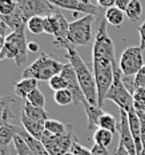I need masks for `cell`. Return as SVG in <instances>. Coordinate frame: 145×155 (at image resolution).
Masks as SVG:
<instances>
[{
    "mask_svg": "<svg viewBox=\"0 0 145 155\" xmlns=\"http://www.w3.org/2000/svg\"><path fill=\"white\" fill-rule=\"evenodd\" d=\"M16 9V2L0 0V16H8Z\"/></svg>",
    "mask_w": 145,
    "mask_h": 155,
    "instance_id": "cell-35",
    "label": "cell"
},
{
    "mask_svg": "<svg viewBox=\"0 0 145 155\" xmlns=\"http://www.w3.org/2000/svg\"><path fill=\"white\" fill-rule=\"evenodd\" d=\"M23 114L27 115L30 119H32V120L41 122V123H46L48 119H49L48 118V112L46 111V110L35 107V106L30 104L28 102H25L24 106H23Z\"/></svg>",
    "mask_w": 145,
    "mask_h": 155,
    "instance_id": "cell-22",
    "label": "cell"
},
{
    "mask_svg": "<svg viewBox=\"0 0 145 155\" xmlns=\"http://www.w3.org/2000/svg\"><path fill=\"white\" fill-rule=\"evenodd\" d=\"M71 154L72 155H92V151L89 148H87L85 146L80 144L77 139H75L72 144V148H71Z\"/></svg>",
    "mask_w": 145,
    "mask_h": 155,
    "instance_id": "cell-36",
    "label": "cell"
},
{
    "mask_svg": "<svg viewBox=\"0 0 145 155\" xmlns=\"http://www.w3.org/2000/svg\"><path fill=\"white\" fill-rule=\"evenodd\" d=\"M19 135L23 137V139L25 140L27 146L31 148V151L35 155H49L48 154V151H47V148H46V146L43 144V142L36 139V138H33V137H31V135L28 134L23 127H20V130H19Z\"/></svg>",
    "mask_w": 145,
    "mask_h": 155,
    "instance_id": "cell-19",
    "label": "cell"
},
{
    "mask_svg": "<svg viewBox=\"0 0 145 155\" xmlns=\"http://www.w3.org/2000/svg\"><path fill=\"white\" fill-rule=\"evenodd\" d=\"M128 122H129V128L133 137L134 144H136L137 155H141L143 153V142H141V127H140V119L136 112V110H131L128 112Z\"/></svg>",
    "mask_w": 145,
    "mask_h": 155,
    "instance_id": "cell-14",
    "label": "cell"
},
{
    "mask_svg": "<svg viewBox=\"0 0 145 155\" xmlns=\"http://www.w3.org/2000/svg\"><path fill=\"white\" fill-rule=\"evenodd\" d=\"M129 3H131V0H116L115 7H117L120 11L125 12L127 11V8H128V5H129Z\"/></svg>",
    "mask_w": 145,
    "mask_h": 155,
    "instance_id": "cell-41",
    "label": "cell"
},
{
    "mask_svg": "<svg viewBox=\"0 0 145 155\" xmlns=\"http://www.w3.org/2000/svg\"><path fill=\"white\" fill-rule=\"evenodd\" d=\"M117 63L116 60H109L104 58H92V67H93V76H95L96 88H97V101L99 107L102 108L105 96L112 87L115 79L113 66Z\"/></svg>",
    "mask_w": 145,
    "mask_h": 155,
    "instance_id": "cell-3",
    "label": "cell"
},
{
    "mask_svg": "<svg viewBox=\"0 0 145 155\" xmlns=\"http://www.w3.org/2000/svg\"><path fill=\"white\" fill-rule=\"evenodd\" d=\"M113 155H131V154L128 153V150L124 147V144L118 142V146H117V148H116V151L113 153Z\"/></svg>",
    "mask_w": 145,
    "mask_h": 155,
    "instance_id": "cell-42",
    "label": "cell"
},
{
    "mask_svg": "<svg viewBox=\"0 0 145 155\" xmlns=\"http://www.w3.org/2000/svg\"><path fill=\"white\" fill-rule=\"evenodd\" d=\"M65 155H72V154H71V153H68V154H65Z\"/></svg>",
    "mask_w": 145,
    "mask_h": 155,
    "instance_id": "cell-49",
    "label": "cell"
},
{
    "mask_svg": "<svg viewBox=\"0 0 145 155\" xmlns=\"http://www.w3.org/2000/svg\"><path fill=\"white\" fill-rule=\"evenodd\" d=\"M138 34H140V47L141 50H145V20H144V23L138 27Z\"/></svg>",
    "mask_w": 145,
    "mask_h": 155,
    "instance_id": "cell-39",
    "label": "cell"
},
{
    "mask_svg": "<svg viewBox=\"0 0 145 155\" xmlns=\"http://www.w3.org/2000/svg\"><path fill=\"white\" fill-rule=\"evenodd\" d=\"M84 110H85V114L87 118H88V128L92 130V128H96L99 124V119L101 118V115L104 114V110L97 107V106H91L88 102H85L84 104ZM97 130V128H96Z\"/></svg>",
    "mask_w": 145,
    "mask_h": 155,
    "instance_id": "cell-23",
    "label": "cell"
},
{
    "mask_svg": "<svg viewBox=\"0 0 145 155\" xmlns=\"http://www.w3.org/2000/svg\"><path fill=\"white\" fill-rule=\"evenodd\" d=\"M4 46H5V36H2V35H0V52L4 50Z\"/></svg>",
    "mask_w": 145,
    "mask_h": 155,
    "instance_id": "cell-46",
    "label": "cell"
},
{
    "mask_svg": "<svg viewBox=\"0 0 145 155\" xmlns=\"http://www.w3.org/2000/svg\"><path fill=\"white\" fill-rule=\"evenodd\" d=\"M20 127L16 124H4L0 127V147H9V144L14 143L15 137L19 134Z\"/></svg>",
    "mask_w": 145,
    "mask_h": 155,
    "instance_id": "cell-20",
    "label": "cell"
},
{
    "mask_svg": "<svg viewBox=\"0 0 145 155\" xmlns=\"http://www.w3.org/2000/svg\"><path fill=\"white\" fill-rule=\"evenodd\" d=\"M95 21V16L84 15L83 18L76 19L69 23L68 41L72 46H89L93 38L92 25Z\"/></svg>",
    "mask_w": 145,
    "mask_h": 155,
    "instance_id": "cell-5",
    "label": "cell"
},
{
    "mask_svg": "<svg viewBox=\"0 0 145 155\" xmlns=\"http://www.w3.org/2000/svg\"><path fill=\"white\" fill-rule=\"evenodd\" d=\"M80 15V12H73V18H77Z\"/></svg>",
    "mask_w": 145,
    "mask_h": 155,
    "instance_id": "cell-47",
    "label": "cell"
},
{
    "mask_svg": "<svg viewBox=\"0 0 145 155\" xmlns=\"http://www.w3.org/2000/svg\"><path fill=\"white\" fill-rule=\"evenodd\" d=\"M53 99L57 104L63 106V107L69 106L71 103H73V96H72V94H71L69 90H61V91L55 92Z\"/></svg>",
    "mask_w": 145,
    "mask_h": 155,
    "instance_id": "cell-31",
    "label": "cell"
},
{
    "mask_svg": "<svg viewBox=\"0 0 145 155\" xmlns=\"http://www.w3.org/2000/svg\"><path fill=\"white\" fill-rule=\"evenodd\" d=\"M133 107L137 112H145V88H137L134 91Z\"/></svg>",
    "mask_w": 145,
    "mask_h": 155,
    "instance_id": "cell-32",
    "label": "cell"
},
{
    "mask_svg": "<svg viewBox=\"0 0 145 155\" xmlns=\"http://www.w3.org/2000/svg\"><path fill=\"white\" fill-rule=\"evenodd\" d=\"M7 24L4 23V21L2 20V19H0V35H2V36H5V32H7ZM7 38V36H5Z\"/></svg>",
    "mask_w": 145,
    "mask_h": 155,
    "instance_id": "cell-44",
    "label": "cell"
},
{
    "mask_svg": "<svg viewBox=\"0 0 145 155\" xmlns=\"http://www.w3.org/2000/svg\"><path fill=\"white\" fill-rule=\"evenodd\" d=\"M14 146H15V150H16V154L17 155H35L31 151V148L27 146L25 140L23 139V137L20 135H16L15 139H14Z\"/></svg>",
    "mask_w": 145,
    "mask_h": 155,
    "instance_id": "cell-33",
    "label": "cell"
},
{
    "mask_svg": "<svg viewBox=\"0 0 145 155\" xmlns=\"http://www.w3.org/2000/svg\"><path fill=\"white\" fill-rule=\"evenodd\" d=\"M115 71V79L112 83V87L109 88V91L105 96V101H111L115 104H117V107L120 110L129 112L131 110H133V95L128 91L125 87L124 82H122V72L118 67V63H116L113 66Z\"/></svg>",
    "mask_w": 145,
    "mask_h": 155,
    "instance_id": "cell-4",
    "label": "cell"
},
{
    "mask_svg": "<svg viewBox=\"0 0 145 155\" xmlns=\"http://www.w3.org/2000/svg\"><path fill=\"white\" fill-rule=\"evenodd\" d=\"M97 5L100 8H105V11L116 5V0H99Z\"/></svg>",
    "mask_w": 145,
    "mask_h": 155,
    "instance_id": "cell-40",
    "label": "cell"
},
{
    "mask_svg": "<svg viewBox=\"0 0 145 155\" xmlns=\"http://www.w3.org/2000/svg\"><path fill=\"white\" fill-rule=\"evenodd\" d=\"M125 15L133 23L137 21L141 18V15H143V4L138 0H131L129 5H128L127 11H125Z\"/></svg>",
    "mask_w": 145,
    "mask_h": 155,
    "instance_id": "cell-27",
    "label": "cell"
},
{
    "mask_svg": "<svg viewBox=\"0 0 145 155\" xmlns=\"http://www.w3.org/2000/svg\"><path fill=\"white\" fill-rule=\"evenodd\" d=\"M107 24V21H100L92 47V58H104L109 60H116L115 44L108 35Z\"/></svg>",
    "mask_w": 145,
    "mask_h": 155,
    "instance_id": "cell-7",
    "label": "cell"
},
{
    "mask_svg": "<svg viewBox=\"0 0 145 155\" xmlns=\"http://www.w3.org/2000/svg\"><path fill=\"white\" fill-rule=\"evenodd\" d=\"M27 28L33 35L44 34V18L43 16H35V18L30 19L27 23Z\"/></svg>",
    "mask_w": 145,
    "mask_h": 155,
    "instance_id": "cell-29",
    "label": "cell"
},
{
    "mask_svg": "<svg viewBox=\"0 0 145 155\" xmlns=\"http://www.w3.org/2000/svg\"><path fill=\"white\" fill-rule=\"evenodd\" d=\"M61 76L65 79L67 82V90H69L71 94L73 96V104L79 106V104H84L87 102L85 96H84V92H83L81 87H80V83L77 80V76H76V72L73 70L72 64L68 63V64H64V68L60 74Z\"/></svg>",
    "mask_w": 145,
    "mask_h": 155,
    "instance_id": "cell-12",
    "label": "cell"
},
{
    "mask_svg": "<svg viewBox=\"0 0 145 155\" xmlns=\"http://www.w3.org/2000/svg\"><path fill=\"white\" fill-rule=\"evenodd\" d=\"M57 12V11H56ZM56 12L52 15H48L44 18V34L52 35L55 38L57 34V19H56Z\"/></svg>",
    "mask_w": 145,
    "mask_h": 155,
    "instance_id": "cell-30",
    "label": "cell"
},
{
    "mask_svg": "<svg viewBox=\"0 0 145 155\" xmlns=\"http://www.w3.org/2000/svg\"><path fill=\"white\" fill-rule=\"evenodd\" d=\"M16 101L12 96L0 95V127L4 124H9L11 119L15 118V115L11 111V104Z\"/></svg>",
    "mask_w": 145,
    "mask_h": 155,
    "instance_id": "cell-17",
    "label": "cell"
},
{
    "mask_svg": "<svg viewBox=\"0 0 145 155\" xmlns=\"http://www.w3.org/2000/svg\"><path fill=\"white\" fill-rule=\"evenodd\" d=\"M137 112V111H136ZM138 119H140V127H141V142H143V150H145V112H137Z\"/></svg>",
    "mask_w": 145,
    "mask_h": 155,
    "instance_id": "cell-38",
    "label": "cell"
},
{
    "mask_svg": "<svg viewBox=\"0 0 145 155\" xmlns=\"http://www.w3.org/2000/svg\"><path fill=\"white\" fill-rule=\"evenodd\" d=\"M141 155H145V150H143V153H141Z\"/></svg>",
    "mask_w": 145,
    "mask_h": 155,
    "instance_id": "cell-48",
    "label": "cell"
},
{
    "mask_svg": "<svg viewBox=\"0 0 145 155\" xmlns=\"http://www.w3.org/2000/svg\"><path fill=\"white\" fill-rule=\"evenodd\" d=\"M53 5H56L57 8H64V9H69L73 12H80V14H85V15H92L95 18H97L101 14V8L99 5H95L92 3L87 2V0H51Z\"/></svg>",
    "mask_w": 145,
    "mask_h": 155,
    "instance_id": "cell-11",
    "label": "cell"
},
{
    "mask_svg": "<svg viewBox=\"0 0 145 155\" xmlns=\"http://www.w3.org/2000/svg\"><path fill=\"white\" fill-rule=\"evenodd\" d=\"M52 44L55 47L64 48L65 50V58L69 60V63L72 64L73 70L76 72L77 80L80 83L84 96L87 99V102L91 106H97L99 107V101H97V88H96V82H95V76L93 74H91V70L88 68L87 63L83 60V58L80 56V54L77 52L76 47L72 46L69 41H59L55 43L52 41Z\"/></svg>",
    "mask_w": 145,
    "mask_h": 155,
    "instance_id": "cell-1",
    "label": "cell"
},
{
    "mask_svg": "<svg viewBox=\"0 0 145 155\" xmlns=\"http://www.w3.org/2000/svg\"><path fill=\"white\" fill-rule=\"evenodd\" d=\"M36 88H39L36 79H21L14 84L16 96H19L20 99H24V101H27V96Z\"/></svg>",
    "mask_w": 145,
    "mask_h": 155,
    "instance_id": "cell-18",
    "label": "cell"
},
{
    "mask_svg": "<svg viewBox=\"0 0 145 155\" xmlns=\"http://www.w3.org/2000/svg\"><path fill=\"white\" fill-rule=\"evenodd\" d=\"M39 50H40V47H39V44L36 41H30V43H28V52L37 54Z\"/></svg>",
    "mask_w": 145,
    "mask_h": 155,
    "instance_id": "cell-43",
    "label": "cell"
},
{
    "mask_svg": "<svg viewBox=\"0 0 145 155\" xmlns=\"http://www.w3.org/2000/svg\"><path fill=\"white\" fill-rule=\"evenodd\" d=\"M124 14L125 12L120 11L117 7H112V8H109L105 11L104 18H105V21H107L108 24L118 28L122 25V23H124V18H125Z\"/></svg>",
    "mask_w": 145,
    "mask_h": 155,
    "instance_id": "cell-24",
    "label": "cell"
},
{
    "mask_svg": "<svg viewBox=\"0 0 145 155\" xmlns=\"http://www.w3.org/2000/svg\"><path fill=\"white\" fill-rule=\"evenodd\" d=\"M93 140H95V144L108 147L113 142V134L108 130H104V128H97L93 132Z\"/></svg>",
    "mask_w": 145,
    "mask_h": 155,
    "instance_id": "cell-25",
    "label": "cell"
},
{
    "mask_svg": "<svg viewBox=\"0 0 145 155\" xmlns=\"http://www.w3.org/2000/svg\"><path fill=\"white\" fill-rule=\"evenodd\" d=\"M118 67L124 76H136L138 71L144 67L143 50L140 47H128L127 50H124L118 62Z\"/></svg>",
    "mask_w": 145,
    "mask_h": 155,
    "instance_id": "cell-10",
    "label": "cell"
},
{
    "mask_svg": "<svg viewBox=\"0 0 145 155\" xmlns=\"http://www.w3.org/2000/svg\"><path fill=\"white\" fill-rule=\"evenodd\" d=\"M20 120H21V127H23L24 130L31 135V137H33V138H36V139H39V140H41L43 134L46 132V123L32 120V119H30L27 115H24L23 112H21Z\"/></svg>",
    "mask_w": 145,
    "mask_h": 155,
    "instance_id": "cell-15",
    "label": "cell"
},
{
    "mask_svg": "<svg viewBox=\"0 0 145 155\" xmlns=\"http://www.w3.org/2000/svg\"><path fill=\"white\" fill-rule=\"evenodd\" d=\"M46 131L53 135H67L73 131V126L63 123L60 120H55V119H48L46 122Z\"/></svg>",
    "mask_w": 145,
    "mask_h": 155,
    "instance_id": "cell-21",
    "label": "cell"
},
{
    "mask_svg": "<svg viewBox=\"0 0 145 155\" xmlns=\"http://www.w3.org/2000/svg\"><path fill=\"white\" fill-rule=\"evenodd\" d=\"M117 122H116V118L112 114H108V112H104L101 115V118L99 119V124L97 128H104V130L111 131L112 134H115L117 131Z\"/></svg>",
    "mask_w": 145,
    "mask_h": 155,
    "instance_id": "cell-26",
    "label": "cell"
},
{
    "mask_svg": "<svg viewBox=\"0 0 145 155\" xmlns=\"http://www.w3.org/2000/svg\"><path fill=\"white\" fill-rule=\"evenodd\" d=\"M76 139L75 132H69L67 135H53L46 131L43 134L41 142L46 146L49 155H65L71 153L72 144Z\"/></svg>",
    "mask_w": 145,
    "mask_h": 155,
    "instance_id": "cell-8",
    "label": "cell"
},
{
    "mask_svg": "<svg viewBox=\"0 0 145 155\" xmlns=\"http://www.w3.org/2000/svg\"><path fill=\"white\" fill-rule=\"evenodd\" d=\"M30 104L35 106V107H39V108H44L46 107V96H44V94L40 91L39 88L33 90L30 95L27 96V101Z\"/></svg>",
    "mask_w": 145,
    "mask_h": 155,
    "instance_id": "cell-28",
    "label": "cell"
},
{
    "mask_svg": "<svg viewBox=\"0 0 145 155\" xmlns=\"http://www.w3.org/2000/svg\"><path fill=\"white\" fill-rule=\"evenodd\" d=\"M117 132L120 135V143L124 144V147L128 150L131 155H137L136 144H134L133 137L129 128V122H128V112L124 110H120V120L117 124Z\"/></svg>",
    "mask_w": 145,
    "mask_h": 155,
    "instance_id": "cell-13",
    "label": "cell"
},
{
    "mask_svg": "<svg viewBox=\"0 0 145 155\" xmlns=\"http://www.w3.org/2000/svg\"><path fill=\"white\" fill-rule=\"evenodd\" d=\"M5 59L15 60L16 66H23L27 62V52H28V43L25 40L24 31L21 32H11L5 38L4 46Z\"/></svg>",
    "mask_w": 145,
    "mask_h": 155,
    "instance_id": "cell-6",
    "label": "cell"
},
{
    "mask_svg": "<svg viewBox=\"0 0 145 155\" xmlns=\"http://www.w3.org/2000/svg\"><path fill=\"white\" fill-rule=\"evenodd\" d=\"M48 84H49V88L53 90L55 92L61 91V90H67V82L60 74L56 75V76H53L52 79L48 82Z\"/></svg>",
    "mask_w": 145,
    "mask_h": 155,
    "instance_id": "cell-34",
    "label": "cell"
},
{
    "mask_svg": "<svg viewBox=\"0 0 145 155\" xmlns=\"http://www.w3.org/2000/svg\"><path fill=\"white\" fill-rule=\"evenodd\" d=\"M0 155H15L9 151V147H0Z\"/></svg>",
    "mask_w": 145,
    "mask_h": 155,
    "instance_id": "cell-45",
    "label": "cell"
},
{
    "mask_svg": "<svg viewBox=\"0 0 145 155\" xmlns=\"http://www.w3.org/2000/svg\"><path fill=\"white\" fill-rule=\"evenodd\" d=\"M64 64L49 54H41L31 66L23 71V79H36L37 82H49L53 76L61 74Z\"/></svg>",
    "mask_w": 145,
    "mask_h": 155,
    "instance_id": "cell-2",
    "label": "cell"
},
{
    "mask_svg": "<svg viewBox=\"0 0 145 155\" xmlns=\"http://www.w3.org/2000/svg\"><path fill=\"white\" fill-rule=\"evenodd\" d=\"M16 5L20 9L21 15L27 23L30 19L35 18V16L46 18V16L59 11L56 5H53L51 2H44V0H19V2H16Z\"/></svg>",
    "mask_w": 145,
    "mask_h": 155,
    "instance_id": "cell-9",
    "label": "cell"
},
{
    "mask_svg": "<svg viewBox=\"0 0 145 155\" xmlns=\"http://www.w3.org/2000/svg\"><path fill=\"white\" fill-rule=\"evenodd\" d=\"M134 87L137 88H145V64L144 67L138 71V74L134 76Z\"/></svg>",
    "mask_w": 145,
    "mask_h": 155,
    "instance_id": "cell-37",
    "label": "cell"
},
{
    "mask_svg": "<svg viewBox=\"0 0 145 155\" xmlns=\"http://www.w3.org/2000/svg\"><path fill=\"white\" fill-rule=\"evenodd\" d=\"M0 19H2V20L7 24L8 28H11L12 32H21V31H24L25 25H27V21H25V19L23 18V15H21L20 9L17 8V5H16V9L12 12L11 15L0 16Z\"/></svg>",
    "mask_w": 145,
    "mask_h": 155,
    "instance_id": "cell-16",
    "label": "cell"
}]
</instances>
